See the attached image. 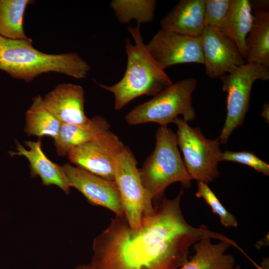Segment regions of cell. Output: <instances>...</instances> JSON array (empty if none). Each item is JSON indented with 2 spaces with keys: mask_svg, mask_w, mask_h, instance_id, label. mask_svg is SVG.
Wrapping results in <instances>:
<instances>
[{
  "mask_svg": "<svg viewBox=\"0 0 269 269\" xmlns=\"http://www.w3.org/2000/svg\"><path fill=\"white\" fill-rule=\"evenodd\" d=\"M62 167L70 187L80 192L90 204L107 208L117 216H125L115 181L103 178L78 166L66 164Z\"/></svg>",
  "mask_w": 269,
  "mask_h": 269,
  "instance_id": "cell-11",
  "label": "cell"
},
{
  "mask_svg": "<svg viewBox=\"0 0 269 269\" xmlns=\"http://www.w3.org/2000/svg\"><path fill=\"white\" fill-rule=\"evenodd\" d=\"M24 143L28 149L16 142L17 151H9L10 155L26 157L29 163L31 176H39L43 185H56L68 195L71 187L62 166L53 162L46 156L42 149L40 139L25 141Z\"/></svg>",
  "mask_w": 269,
  "mask_h": 269,
  "instance_id": "cell-14",
  "label": "cell"
},
{
  "mask_svg": "<svg viewBox=\"0 0 269 269\" xmlns=\"http://www.w3.org/2000/svg\"><path fill=\"white\" fill-rule=\"evenodd\" d=\"M73 269H93L90 264H81L75 267Z\"/></svg>",
  "mask_w": 269,
  "mask_h": 269,
  "instance_id": "cell-27",
  "label": "cell"
},
{
  "mask_svg": "<svg viewBox=\"0 0 269 269\" xmlns=\"http://www.w3.org/2000/svg\"><path fill=\"white\" fill-rule=\"evenodd\" d=\"M173 123L177 126V144L188 173L191 179L208 184L219 175L217 167L222 152L218 138H206L199 128L190 127L180 118Z\"/></svg>",
  "mask_w": 269,
  "mask_h": 269,
  "instance_id": "cell-6",
  "label": "cell"
},
{
  "mask_svg": "<svg viewBox=\"0 0 269 269\" xmlns=\"http://www.w3.org/2000/svg\"><path fill=\"white\" fill-rule=\"evenodd\" d=\"M203 65L210 78H220L246 62L234 43L219 29L205 25L201 35Z\"/></svg>",
  "mask_w": 269,
  "mask_h": 269,
  "instance_id": "cell-12",
  "label": "cell"
},
{
  "mask_svg": "<svg viewBox=\"0 0 269 269\" xmlns=\"http://www.w3.org/2000/svg\"><path fill=\"white\" fill-rule=\"evenodd\" d=\"M32 42L30 38L0 36V70L26 82L49 72L83 79L90 70L89 64L77 53H45L35 49Z\"/></svg>",
  "mask_w": 269,
  "mask_h": 269,
  "instance_id": "cell-2",
  "label": "cell"
},
{
  "mask_svg": "<svg viewBox=\"0 0 269 269\" xmlns=\"http://www.w3.org/2000/svg\"><path fill=\"white\" fill-rule=\"evenodd\" d=\"M181 190L165 197L145 213L139 229L132 230L125 216L116 215L92 244L89 263L93 269H179L189 260V249L198 241L216 239L229 242L222 234L186 221L180 207Z\"/></svg>",
  "mask_w": 269,
  "mask_h": 269,
  "instance_id": "cell-1",
  "label": "cell"
},
{
  "mask_svg": "<svg viewBox=\"0 0 269 269\" xmlns=\"http://www.w3.org/2000/svg\"><path fill=\"white\" fill-rule=\"evenodd\" d=\"M269 78V69L254 63H245L220 78L222 89L227 93V116L218 138L221 144L226 143L234 130L244 123L255 82Z\"/></svg>",
  "mask_w": 269,
  "mask_h": 269,
  "instance_id": "cell-7",
  "label": "cell"
},
{
  "mask_svg": "<svg viewBox=\"0 0 269 269\" xmlns=\"http://www.w3.org/2000/svg\"><path fill=\"white\" fill-rule=\"evenodd\" d=\"M127 30L134 44L129 39L125 41L127 63L124 76L113 85L99 84L102 88L113 93L114 109L117 111L138 97L154 96L173 83L147 50L140 33V25L130 26Z\"/></svg>",
  "mask_w": 269,
  "mask_h": 269,
  "instance_id": "cell-3",
  "label": "cell"
},
{
  "mask_svg": "<svg viewBox=\"0 0 269 269\" xmlns=\"http://www.w3.org/2000/svg\"><path fill=\"white\" fill-rule=\"evenodd\" d=\"M232 269H240V267L239 266H237Z\"/></svg>",
  "mask_w": 269,
  "mask_h": 269,
  "instance_id": "cell-28",
  "label": "cell"
},
{
  "mask_svg": "<svg viewBox=\"0 0 269 269\" xmlns=\"http://www.w3.org/2000/svg\"><path fill=\"white\" fill-rule=\"evenodd\" d=\"M29 0H0V36L11 39H27L23 17Z\"/></svg>",
  "mask_w": 269,
  "mask_h": 269,
  "instance_id": "cell-21",
  "label": "cell"
},
{
  "mask_svg": "<svg viewBox=\"0 0 269 269\" xmlns=\"http://www.w3.org/2000/svg\"><path fill=\"white\" fill-rule=\"evenodd\" d=\"M196 86L197 80L192 77L173 83L150 100L132 110L125 117L126 123L137 125L153 122L167 126L179 115L187 122L194 120L196 112L192 95Z\"/></svg>",
  "mask_w": 269,
  "mask_h": 269,
  "instance_id": "cell-5",
  "label": "cell"
},
{
  "mask_svg": "<svg viewBox=\"0 0 269 269\" xmlns=\"http://www.w3.org/2000/svg\"><path fill=\"white\" fill-rule=\"evenodd\" d=\"M146 46L163 70L179 64L204 63L201 36H189L161 28Z\"/></svg>",
  "mask_w": 269,
  "mask_h": 269,
  "instance_id": "cell-10",
  "label": "cell"
},
{
  "mask_svg": "<svg viewBox=\"0 0 269 269\" xmlns=\"http://www.w3.org/2000/svg\"><path fill=\"white\" fill-rule=\"evenodd\" d=\"M252 10L251 1L232 0L229 13L219 29L234 43L244 60L246 39L253 24Z\"/></svg>",
  "mask_w": 269,
  "mask_h": 269,
  "instance_id": "cell-18",
  "label": "cell"
},
{
  "mask_svg": "<svg viewBox=\"0 0 269 269\" xmlns=\"http://www.w3.org/2000/svg\"><path fill=\"white\" fill-rule=\"evenodd\" d=\"M161 28L179 34L201 36L205 27L204 0H182L160 21Z\"/></svg>",
  "mask_w": 269,
  "mask_h": 269,
  "instance_id": "cell-15",
  "label": "cell"
},
{
  "mask_svg": "<svg viewBox=\"0 0 269 269\" xmlns=\"http://www.w3.org/2000/svg\"><path fill=\"white\" fill-rule=\"evenodd\" d=\"M43 100L46 107L61 124L83 125L90 120L84 112V92L80 85L58 84Z\"/></svg>",
  "mask_w": 269,
  "mask_h": 269,
  "instance_id": "cell-13",
  "label": "cell"
},
{
  "mask_svg": "<svg viewBox=\"0 0 269 269\" xmlns=\"http://www.w3.org/2000/svg\"><path fill=\"white\" fill-rule=\"evenodd\" d=\"M232 0H204L205 25L220 29L230 11Z\"/></svg>",
  "mask_w": 269,
  "mask_h": 269,
  "instance_id": "cell-24",
  "label": "cell"
},
{
  "mask_svg": "<svg viewBox=\"0 0 269 269\" xmlns=\"http://www.w3.org/2000/svg\"><path fill=\"white\" fill-rule=\"evenodd\" d=\"M62 124L46 107L40 95L32 99L25 113L24 132L28 135L50 136L54 140L57 137Z\"/></svg>",
  "mask_w": 269,
  "mask_h": 269,
  "instance_id": "cell-20",
  "label": "cell"
},
{
  "mask_svg": "<svg viewBox=\"0 0 269 269\" xmlns=\"http://www.w3.org/2000/svg\"><path fill=\"white\" fill-rule=\"evenodd\" d=\"M125 146L110 130L92 140L72 149L67 156L70 161L105 179L115 181L114 164Z\"/></svg>",
  "mask_w": 269,
  "mask_h": 269,
  "instance_id": "cell-9",
  "label": "cell"
},
{
  "mask_svg": "<svg viewBox=\"0 0 269 269\" xmlns=\"http://www.w3.org/2000/svg\"><path fill=\"white\" fill-rule=\"evenodd\" d=\"M137 163L132 151L125 146L117 156L114 164L115 181L120 192L125 216L134 231L140 228L143 214L154 210L153 199L142 184Z\"/></svg>",
  "mask_w": 269,
  "mask_h": 269,
  "instance_id": "cell-8",
  "label": "cell"
},
{
  "mask_svg": "<svg viewBox=\"0 0 269 269\" xmlns=\"http://www.w3.org/2000/svg\"><path fill=\"white\" fill-rule=\"evenodd\" d=\"M253 24L246 39V63L269 67V11L256 9Z\"/></svg>",
  "mask_w": 269,
  "mask_h": 269,
  "instance_id": "cell-19",
  "label": "cell"
},
{
  "mask_svg": "<svg viewBox=\"0 0 269 269\" xmlns=\"http://www.w3.org/2000/svg\"><path fill=\"white\" fill-rule=\"evenodd\" d=\"M256 4H252V6H256V9H268L269 1L268 0H258L256 1Z\"/></svg>",
  "mask_w": 269,
  "mask_h": 269,
  "instance_id": "cell-26",
  "label": "cell"
},
{
  "mask_svg": "<svg viewBox=\"0 0 269 269\" xmlns=\"http://www.w3.org/2000/svg\"><path fill=\"white\" fill-rule=\"evenodd\" d=\"M231 246L222 241L212 243L210 238L200 240L193 245L194 256L179 269H232L235 258L226 253Z\"/></svg>",
  "mask_w": 269,
  "mask_h": 269,
  "instance_id": "cell-17",
  "label": "cell"
},
{
  "mask_svg": "<svg viewBox=\"0 0 269 269\" xmlns=\"http://www.w3.org/2000/svg\"><path fill=\"white\" fill-rule=\"evenodd\" d=\"M156 4L154 0H113L110 6L120 23L135 20L140 26L153 19Z\"/></svg>",
  "mask_w": 269,
  "mask_h": 269,
  "instance_id": "cell-22",
  "label": "cell"
},
{
  "mask_svg": "<svg viewBox=\"0 0 269 269\" xmlns=\"http://www.w3.org/2000/svg\"><path fill=\"white\" fill-rule=\"evenodd\" d=\"M155 139L153 151L138 169L142 184L152 199L172 183L179 182L188 188L192 180L178 150L176 134L160 126Z\"/></svg>",
  "mask_w": 269,
  "mask_h": 269,
  "instance_id": "cell-4",
  "label": "cell"
},
{
  "mask_svg": "<svg viewBox=\"0 0 269 269\" xmlns=\"http://www.w3.org/2000/svg\"><path fill=\"white\" fill-rule=\"evenodd\" d=\"M220 161H229L240 163L254 168L266 175L269 174V165L254 153L247 151L227 150L222 152Z\"/></svg>",
  "mask_w": 269,
  "mask_h": 269,
  "instance_id": "cell-25",
  "label": "cell"
},
{
  "mask_svg": "<svg viewBox=\"0 0 269 269\" xmlns=\"http://www.w3.org/2000/svg\"><path fill=\"white\" fill-rule=\"evenodd\" d=\"M110 125L103 117L97 115L83 125L62 124L54 145L58 155L64 156L72 149L88 142L110 130Z\"/></svg>",
  "mask_w": 269,
  "mask_h": 269,
  "instance_id": "cell-16",
  "label": "cell"
},
{
  "mask_svg": "<svg viewBox=\"0 0 269 269\" xmlns=\"http://www.w3.org/2000/svg\"><path fill=\"white\" fill-rule=\"evenodd\" d=\"M198 189L195 193L197 198H201L205 200L213 213L218 215L222 224L226 227H236L238 221L235 217L230 213L221 204L215 194L209 188L208 184L198 182Z\"/></svg>",
  "mask_w": 269,
  "mask_h": 269,
  "instance_id": "cell-23",
  "label": "cell"
}]
</instances>
